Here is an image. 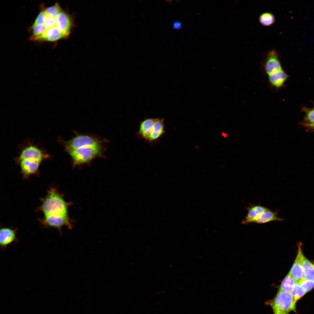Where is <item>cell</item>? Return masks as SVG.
Returning <instances> with one entry per match:
<instances>
[{
    "label": "cell",
    "instance_id": "6da1fadb",
    "mask_svg": "<svg viewBox=\"0 0 314 314\" xmlns=\"http://www.w3.org/2000/svg\"><path fill=\"white\" fill-rule=\"evenodd\" d=\"M72 15L63 9L56 2L50 6L44 3L40 6L39 11L28 28L31 41L56 43L67 39L74 28Z\"/></svg>",
    "mask_w": 314,
    "mask_h": 314
},
{
    "label": "cell",
    "instance_id": "7a4b0ae2",
    "mask_svg": "<svg viewBox=\"0 0 314 314\" xmlns=\"http://www.w3.org/2000/svg\"><path fill=\"white\" fill-rule=\"evenodd\" d=\"M41 200L39 209L44 216L68 217V208L70 203H67L63 196L54 187L50 188L46 195Z\"/></svg>",
    "mask_w": 314,
    "mask_h": 314
},
{
    "label": "cell",
    "instance_id": "3957f363",
    "mask_svg": "<svg viewBox=\"0 0 314 314\" xmlns=\"http://www.w3.org/2000/svg\"><path fill=\"white\" fill-rule=\"evenodd\" d=\"M263 67L271 87L277 90L283 86L288 76L282 68L275 50H271L267 53Z\"/></svg>",
    "mask_w": 314,
    "mask_h": 314
},
{
    "label": "cell",
    "instance_id": "277c9868",
    "mask_svg": "<svg viewBox=\"0 0 314 314\" xmlns=\"http://www.w3.org/2000/svg\"><path fill=\"white\" fill-rule=\"evenodd\" d=\"M105 144L88 146L65 152L70 156L72 167L75 168L76 166L90 164L97 158H105Z\"/></svg>",
    "mask_w": 314,
    "mask_h": 314
},
{
    "label": "cell",
    "instance_id": "5b68a950",
    "mask_svg": "<svg viewBox=\"0 0 314 314\" xmlns=\"http://www.w3.org/2000/svg\"><path fill=\"white\" fill-rule=\"evenodd\" d=\"M74 136L65 140L59 137L57 141L62 144L65 151H67L96 145L105 144L109 141L106 139L92 133H80L74 131Z\"/></svg>",
    "mask_w": 314,
    "mask_h": 314
},
{
    "label": "cell",
    "instance_id": "8992f818",
    "mask_svg": "<svg viewBox=\"0 0 314 314\" xmlns=\"http://www.w3.org/2000/svg\"><path fill=\"white\" fill-rule=\"evenodd\" d=\"M18 156L14 158L15 162L22 160L40 161L51 158V156L44 148L40 147L31 138L25 140L19 146Z\"/></svg>",
    "mask_w": 314,
    "mask_h": 314
},
{
    "label": "cell",
    "instance_id": "52a82bcc",
    "mask_svg": "<svg viewBox=\"0 0 314 314\" xmlns=\"http://www.w3.org/2000/svg\"><path fill=\"white\" fill-rule=\"evenodd\" d=\"M295 304L290 292L279 291L271 305L274 314H288L295 311Z\"/></svg>",
    "mask_w": 314,
    "mask_h": 314
},
{
    "label": "cell",
    "instance_id": "ba28073f",
    "mask_svg": "<svg viewBox=\"0 0 314 314\" xmlns=\"http://www.w3.org/2000/svg\"><path fill=\"white\" fill-rule=\"evenodd\" d=\"M42 225L46 228H53L57 229L60 234H62V228L66 226L71 229L73 225L69 217H56L44 216L39 220Z\"/></svg>",
    "mask_w": 314,
    "mask_h": 314
},
{
    "label": "cell",
    "instance_id": "9c48e42d",
    "mask_svg": "<svg viewBox=\"0 0 314 314\" xmlns=\"http://www.w3.org/2000/svg\"><path fill=\"white\" fill-rule=\"evenodd\" d=\"M15 163L19 165L23 178L27 179L32 175L39 174V168L42 162L23 160Z\"/></svg>",
    "mask_w": 314,
    "mask_h": 314
},
{
    "label": "cell",
    "instance_id": "30bf717a",
    "mask_svg": "<svg viewBox=\"0 0 314 314\" xmlns=\"http://www.w3.org/2000/svg\"><path fill=\"white\" fill-rule=\"evenodd\" d=\"M17 230L9 227H2L0 230V248L5 250L7 247L18 242Z\"/></svg>",
    "mask_w": 314,
    "mask_h": 314
},
{
    "label": "cell",
    "instance_id": "8fae6325",
    "mask_svg": "<svg viewBox=\"0 0 314 314\" xmlns=\"http://www.w3.org/2000/svg\"><path fill=\"white\" fill-rule=\"evenodd\" d=\"M301 244H298L297 253L294 263L288 273L294 279L298 282L303 277L302 261L304 256L302 250Z\"/></svg>",
    "mask_w": 314,
    "mask_h": 314
},
{
    "label": "cell",
    "instance_id": "7c38bea8",
    "mask_svg": "<svg viewBox=\"0 0 314 314\" xmlns=\"http://www.w3.org/2000/svg\"><path fill=\"white\" fill-rule=\"evenodd\" d=\"M156 118L146 119L140 123L136 135L140 138L148 140L152 131L154 124Z\"/></svg>",
    "mask_w": 314,
    "mask_h": 314
},
{
    "label": "cell",
    "instance_id": "4fadbf2b",
    "mask_svg": "<svg viewBox=\"0 0 314 314\" xmlns=\"http://www.w3.org/2000/svg\"><path fill=\"white\" fill-rule=\"evenodd\" d=\"M164 122V119H156L151 133L147 141V142L149 143L155 142L165 133Z\"/></svg>",
    "mask_w": 314,
    "mask_h": 314
},
{
    "label": "cell",
    "instance_id": "5bb4252c",
    "mask_svg": "<svg viewBox=\"0 0 314 314\" xmlns=\"http://www.w3.org/2000/svg\"><path fill=\"white\" fill-rule=\"evenodd\" d=\"M268 208L260 205H254L248 208V213L242 223L246 224L254 222L256 219Z\"/></svg>",
    "mask_w": 314,
    "mask_h": 314
},
{
    "label": "cell",
    "instance_id": "9a60e30c",
    "mask_svg": "<svg viewBox=\"0 0 314 314\" xmlns=\"http://www.w3.org/2000/svg\"><path fill=\"white\" fill-rule=\"evenodd\" d=\"M277 215V212L267 209L260 215L254 223L261 224L273 221H283V219L278 217Z\"/></svg>",
    "mask_w": 314,
    "mask_h": 314
},
{
    "label": "cell",
    "instance_id": "2e32d148",
    "mask_svg": "<svg viewBox=\"0 0 314 314\" xmlns=\"http://www.w3.org/2000/svg\"><path fill=\"white\" fill-rule=\"evenodd\" d=\"M303 278L314 281V264L304 256L302 261Z\"/></svg>",
    "mask_w": 314,
    "mask_h": 314
},
{
    "label": "cell",
    "instance_id": "e0dca14e",
    "mask_svg": "<svg viewBox=\"0 0 314 314\" xmlns=\"http://www.w3.org/2000/svg\"><path fill=\"white\" fill-rule=\"evenodd\" d=\"M297 281L289 273L282 281L279 291L290 292Z\"/></svg>",
    "mask_w": 314,
    "mask_h": 314
},
{
    "label": "cell",
    "instance_id": "ac0fdd59",
    "mask_svg": "<svg viewBox=\"0 0 314 314\" xmlns=\"http://www.w3.org/2000/svg\"><path fill=\"white\" fill-rule=\"evenodd\" d=\"M294 300L295 303L302 297L307 292H306L297 282L293 286L290 292Z\"/></svg>",
    "mask_w": 314,
    "mask_h": 314
},
{
    "label": "cell",
    "instance_id": "d6986e66",
    "mask_svg": "<svg viewBox=\"0 0 314 314\" xmlns=\"http://www.w3.org/2000/svg\"><path fill=\"white\" fill-rule=\"evenodd\" d=\"M260 23L263 25L269 26L275 22L274 15L270 12H265L261 15L259 17Z\"/></svg>",
    "mask_w": 314,
    "mask_h": 314
},
{
    "label": "cell",
    "instance_id": "ffe728a7",
    "mask_svg": "<svg viewBox=\"0 0 314 314\" xmlns=\"http://www.w3.org/2000/svg\"><path fill=\"white\" fill-rule=\"evenodd\" d=\"M300 286L307 292L314 287V281L303 278L298 282Z\"/></svg>",
    "mask_w": 314,
    "mask_h": 314
},
{
    "label": "cell",
    "instance_id": "44dd1931",
    "mask_svg": "<svg viewBox=\"0 0 314 314\" xmlns=\"http://www.w3.org/2000/svg\"><path fill=\"white\" fill-rule=\"evenodd\" d=\"M304 124H314V108L308 110L306 111Z\"/></svg>",
    "mask_w": 314,
    "mask_h": 314
},
{
    "label": "cell",
    "instance_id": "7402d4cb",
    "mask_svg": "<svg viewBox=\"0 0 314 314\" xmlns=\"http://www.w3.org/2000/svg\"><path fill=\"white\" fill-rule=\"evenodd\" d=\"M181 23L178 21L174 22L173 24V28L177 29H179L181 28Z\"/></svg>",
    "mask_w": 314,
    "mask_h": 314
},
{
    "label": "cell",
    "instance_id": "603a6c76",
    "mask_svg": "<svg viewBox=\"0 0 314 314\" xmlns=\"http://www.w3.org/2000/svg\"><path fill=\"white\" fill-rule=\"evenodd\" d=\"M304 126L309 129L314 130V124H304Z\"/></svg>",
    "mask_w": 314,
    "mask_h": 314
},
{
    "label": "cell",
    "instance_id": "cb8c5ba5",
    "mask_svg": "<svg viewBox=\"0 0 314 314\" xmlns=\"http://www.w3.org/2000/svg\"><path fill=\"white\" fill-rule=\"evenodd\" d=\"M222 135L225 138H226L227 136V134L226 133L223 132H222Z\"/></svg>",
    "mask_w": 314,
    "mask_h": 314
},
{
    "label": "cell",
    "instance_id": "d4e9b609",
    "mask_svg": "<svg viewBox=\"0 0 314 314\" xmlns=\"http://www.w3.org/2000/svg\"><path fill=\"white\" fill-rule=\"evenodd\" d=\"M198 148H199V146H195V148L196 149H198Z\"/></svg>",
    "mask_w": 314,
    "mask_h": 314
}]
</instances>
